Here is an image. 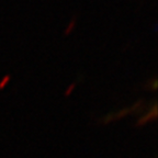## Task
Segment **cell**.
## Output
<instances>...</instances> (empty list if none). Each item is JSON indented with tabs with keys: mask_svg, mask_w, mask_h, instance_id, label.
<instances>
[{
	"mask_svg": "<svg viewBox=\"0 0 158 158\" xmlns=\"http://www.w3.org/2000/svg\"><path fill=\"white\" fill-rule=\"evenodd\" d=\"M130 112H131L130 108H125V109L120 110V111H117V112L107 114L103 119H102V122L105 123V124H108V123H111L112 121L120 120V119H122V117H126V115L130 114Z\"/></svg>",
	"mask_w": 158,
	"mask_h": 158,
	"instance_id": "cell-1",
	"label": "cell"
},
{
	"mask_svg": "<svg viewBox=\"0 0 158 158\" xmlns=\"http://www.w3.org/2000/svg\"><path fill=\"white\" fill-rule=\"evenodd\" d=\"M156 117H157V105L155 103L153 105V109H152L151 112L146 113L145 115H143V117H140L138 119L137 122H136V126H143L144 124H146L148 122V120H156Z\"/></svg>",
	"mask_w": 158,
	"mask_h": 158,
	"instance_id": "cell-2",
	"label": "cell"
},
{
	"mask_svg": "<svg viewBox=\"0 0 158 158\" xmlns=\"http://www.w3.org/2000/svg\"><path fill=\"white\" fill-rule=\"evenodd\" d=\"M76 21H77V19H76V17H74V18L72 19V21L67 24V26H66V29H65V31H64V34L65 35H68L69 33H72L73 31H74V29H75V26H76Z\"/></svg>",
	"mask_w": 158,
	"mask_h": 158,
	"instance_id": "cell-3",
	"label": "cell"
},
{
	"mask_svg": "<svg viewBox=\"0 0 158 158\" xmlns=\"http://www.w3.org/2000/svg\"><path fill=\"white\" fill-rule=\"evenodd\" d=\"M10 78H11L10 75H6V76L3 77L1 80H0V90H2L3 88H5L8 84H9V81H10Z\"/></svg>",
	"mask_w": 158,
	"mask_h": 158,
	"instance_id": "cell-4",
	"label": "cell"
},
{
	"mask_svg": "<svg viewBox=\"0 0 158 158\" xmlns=\"http://www.w3.org/2000/svg\"><path fill=\"white\" fill-rule=\"evenodd\" d=\"M75 87H76V84H72V85H69V86L67 87L66 91H65V96H66V97H69V96L73 93V91H74V89H75Z\"/></svg>",
	"mask_w": 158,
	"mask_h": 158,
	"instance_id": "cell-5",
	"label": "cell"
}]
</instances>
